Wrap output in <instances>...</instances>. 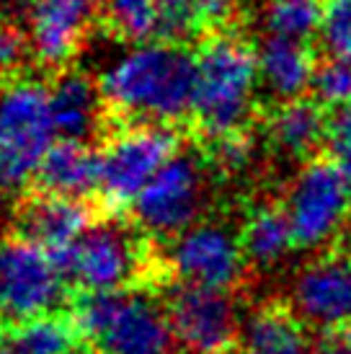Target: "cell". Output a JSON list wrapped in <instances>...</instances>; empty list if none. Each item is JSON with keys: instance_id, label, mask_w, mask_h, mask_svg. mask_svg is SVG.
I'll return each instance as SVG.
<instances>
[{"instance_id": "cell-8", "label": "cell", "mask_w": 351, "mask_h": 354, "mask_svg": "<svg viewBox=\"0 0 351 354\" xmlns=\"http://www.w3.org/2000/svg\"><path fill=\"white\" fill-rule=\"evenodd\" d=\"M351 194L331 160H307L287 189V217L294 246L321 248L331 243L349 217Z\"/></svg>"}, {"instance_id": "cell-6", "label": "cell", "mask_w": 351, "mask_h": 354, "mask_svg": "<svg viewBox=\"0 0 351 354\" xmlns=\"http://www.w3.org/2000/svg\"><path fill=\"white\" fill-rule=\"evenodd\" d=\"M65 282L78 292H119L137 290L150 264L142 241L122 225L98 223L73 243L68 251L55 256Z\"/></svg>"}, {"instance_id": "cell-18", "label": "cell", "mask_w": 351, "mask_h": 354, "mask_svg": "<svg viewBox=\"0 0 351 354\" xmlns=\"http://www.w3.org/2000/svg\"><path fill=\"white\" fill-rule=\"evenodd\" d=\"M266 132L272 145L282 156L307 160L321 148V142H325L328 114L315 99L287 101L272 111V117L266 122Z\"/></svg>"}, {"instance_id": "cell-27", "label": "cell", "mask_w": 351, "mask_h": 354, "mask_svg": "<svg viewBox=\"0 0 351 354\" xmlns=\"http://www.w3.org/2000/svg\"><path fill=\"white\" fill-rule=\"evenodd\" d=\"M325 50L333 57H351V0H331L321 26Z\"/></svg>"}, {"instance_id": "cell-7", "label": "cell", "mask_w": 351, "mask_h": 354, "mask_svg": "<svg viewBox=\"0 0 351 354\" xmlns=\"http://www.w3.org/2000/svg\"><path fill=\"white\" fill-rule=\"evenodd\" d=\"M70 285L55 256L21 236L0 243V308L13 326L55 315Z\"/></svg>"}, {"instance_id": "cell-30", "label": "cell", "mask_w": 351, "mask_h": 354, "mask_svg": "<svg viewBox=\"0 0 351 354\" xmlns=\"http://www.w3.org/2000/svg\"><path fill=\"white\" fill-rule=\"evenodd\" d=\"M0 354H8V352H6V346H0Z\"/></svg>"}, {"instance_id": "cell-2", "label": "cell", "mask_w": 351, "mask_h": 354, "mask_svg": "<svg viewBox=\"0 0 351 354\" xmlns=\"http://www.w3.org/2000/svg\"><path fill=\"white\" fill-rule=\"evenodd\" d=\"M258 52L230 31L207 37L196 52L191 122L209 142L245 132L258 86Z\"/></svg>"}, {"instance_id": "cell-16", "label": "cell", "mask_w": 351, "mask_h": 354, "mask_svg": "<svg viewBox=\"0 0 351 354\" xmlns=\"http://www.w3.org/2000/svg\"><path fill=\"white\" fill-rule=\"evenodd\" d=\"M52 122L57 129V140L88 142L98 135L104 122V96L96 80L86 73H62L49 88Z\"/></svg>"}, {"instance_id": "cell-14", "label": "cell", "mask_w": 351, "mask_h": 354, "mask_svg": "<svg viewBox=\"0 0 351 354\" xmlns=\"http://www.w3.org/2000/svg\"><path fill=\"white\" fill-rule=\"evenodd\" d=\"M96 209L83 199L52 197L34 192L29 199H23L16 212V233L44 248L47 254L57 256L68 251L73 243H78L93 227Z\"/></svg>"}, {"instance_id": "cell-4", "label": "cell", "mask_w": 351, "mask_h": 354, "mask_svg": "<svg viewBox=\"0 0 351 354\" xmlns=\"http://www.w3.org/2000/svg\"><path fill=\"white\" fill-rule=\"evenodd\" d=\"M49 88L39 80L19 78L0 88V189L26 187L57 142Z\"/></svg>"}, {"instance_id": "cell-29", "label": "cell", "mask_w": 351, "mask_h": 354, "mask_svg": "<svg viewBox=\"0 0 351 354\" xmlns=\"http://www.w3.org/2000/svg\"><path fill=\"white\" fill-rule=\"evenodd\" d=\"M312 354H351V324L321 331L312 342Z\"/></svg>"}, {"instance_id": "cell-23", "label": "cell", "mask_w": 351, "mask_h": 354, "mask_svg": "<svg viewBox=\"0 0 351 354\" xmlns=\"http://www.w3.org/2000/svg\"><path fill=\"white\" fill-rule=\"evenodd\" d=\"M323 0H272L266 8V26L272 37L307 41L323 26Z\"/></svg>"}, {"instance_id": "cell-17", "label": "cell", "mask_w": 351, "mask_h": 354, "mask_svg": "<svg viewBox=\"0 0 351 354\" xmlns=\"http://www.w3.org/2000/svg\"><path fill=\"white\" fill-rule=\"evenodd\" d=\"M315 70L318 68L312 62V52L305 41L269 37L258 50V73L263 86L279 104L303 99L305 91L312 88Z\"/></svg>"}, {"instance_id": "cell-28", "label": "cell", "mask_w": 351, "mask_h": 354, "mask_svg": "<svg viewBox=\"0 0 351 354\" xmlns=\"http://www.w3.org/2000/svg\"><path fill=\"white\" fill-rule=\"evenodd\" d=\"M194 10L199 34L207 31L212 37V34L227 31V26L233 24L238 13V0H194Z\"/></svg>"}, {"instance_id": "cell-24", "label": "cell", "mask_w": 351, "mask_h": 354, "mask_svg": "<svg viewBox=\"0 0 351 354\" xmlns=\"http://www.w3.org/2000/svg\"><path fill=\"white\" fill-rule=\"evenodd\" d=\"M312 99L333 111L351 106V57H331L318 65L312 78Z\"/></svg>"}, {"instance_id": "cell-13", "label": "cell", "mask_w": 351, "mask_h": 354, "mask_svg": "<svg viewBox=\"0 0 351 354\" xmlns=\"http://www.w3.org/2000/svg\"><path fill=\"white\" fill-rule=\"evenodd\" d=\"M106 0H34L29 13V44L34 59L62 70L75 57L91 24L101 19Z\"/></svg>"}, {"instance_id": "cell-1", "label": "cell", "mask_w": 351, "mask_h": 354, "mask_svg": "<svg viewBox=\"0 0 351 354\" xmlns=\"http://www.w3.org/2000/svg\"><path fill=\"white\" fill-rule=\"evenodd\" d=\"M114 119L132 124H166L191 119L196 93V55L184 44H145L129 50L98 78Z\"/></svg>"}, {"instance_id": "cell-26", "label": "cell", "mask_w": 351, "mask_h": 354, "mask_svg": "<svg viewBox=\"0 0 351 354\" xmlns=\"http://www.w3.org/2000/svg\"><path fill=\"white\" fill-rule=\"evenodd\" d=\"M325 142H328V153H331L328 160L341 174L343 184L351 194V106L336 109L328 114Z\"/></svg>"}, {"instance_id": "cell-22", "label": "cell", "mask_w": 351, "mask_h": 354, "mask_svg": "<svg viewBox=\"0 0 351 354\" xmlns=\"http://www.w3.org/2000/svg\"><path fill=\"white\" fill-rule=\"evenodd\" d=\"M101 19L111 37L127 44L145 47L160 41L158 0H106Z\"/></svg>"}, {"instance_id": "cell-11", "label": "cell", "mask_w": 351, "mask_h": 354, "mask_svg": "<svg viewBox=\"0 0 351 354\" xmlns=\"http://www.w3.org/2000/svg\"><path fill=\"white\" fill-rule=\"evenodd\" d=\"M168 264L184 285L230 292L243 279V243L230 227L199 223L176 238L168 254Z\"/></svg>"}, {"instance_id": "cell-9", "label": "cell", "mask_w": 351, "mask_h": 354, "mask_svg": "<svg viewBox=\"0 0 351 354\" xmlns=\"http://www.w3.org/2000/svg\"><path fill=\"white\" fill-rule=\"evenodd\" d=\"M202 207H205L202 163L189 153H178L147 184L129 212L140 230L155 238L176 241L186 230L199 225L196 220L202 215Z\"/></svg>"}, {"instance_id": "cell-19", "label": "cell", "mask_w": 351, "mask_h": 354, "mask_svg": "<svg viewBox=\"0 0 351 354\" xmlns=\"http://www.w3.org/2000/svg\"><path fill=\"white\" fill-rule=\"evenodd\" d=\"M243 354H312V342L292 308L261 305L240 328Z\"/></svg>"}, {"instance_id": "cell-12", "label": "cell", "mask_w": 351, "mask_h": 354, "mask_svg": "<svg viewBox=\"0 0 351 354\" xmlns=\"http://www.w3.org/2000/svg\"><path fill=\"white\" fill-rule=\"evenodd\" d=\"M292 313L315 328L351 324V259L325 254L300 269L290 290Z\"/></svg>"}, {"instance_id": "cell-21", "label": "cell", "mask_w": 351, "mask_h": 354, "mask_svg": "<svg viewBox=\"0 0 351 354\" xmlns=\"http://www.w3.org/2000/svg\"><path fill=\"white\" fill-rule=\"evenodd\" d=\"M3 346L8 354H75L80 331L73 315L55 313L13 326Z\"/></svg>"}, {"instance_id": "cell-15", "label": "cell", "mask_w": 351, "mask_h": 354, "mask_svg": "<svg viewBox=\"0 0 351 354\" xmlns=\"http://www.w3.org/2000/svg\"><path fill=\"white\" fill-rule=\"evenodd\" d=\"M34 192L52 197L83 199L101 192V148L57 140L34 176Z\"/></svg>"}, {"instance_id": "cell-20", "label": "cell", "mask_w": 351, "mask_h": 354, "mask_svg": "<svg viewBox=\"0 0 351 354\" xmlns=\"http://www.w3.org/2000/svg\"><path fill=\"white\" fill-rule=\"evenodd\" d=\"M240 243H243L248 264L261 266V269L279 264L287 251L294 246L292 225L284 205H274V202L256 205L245 217Z\"/></svg>"}, {"instance_id": "cell-3", "label": "cell", "mask_w": 351, "mask_h": 354, "mask_svg": "<svg viewBox=\"0 0 351 354\" xmlns=\"http://www.w3.org/2000/svg\"><path fill=\"white\" fill-rule=\"evenodd\" d=\"M73 321L98 354H173L178 344L166 305L142 290L78 292Z\"/></svg>"}, {"instance_id": "cell-31", "label": "cell", "mask_w": 351, "mask_h": 354, "mask_svg": "<svg viewBox=\"0 0 351 354\" xmlns=\"http://www.w3.org/2000/svg\"><path fill=\"white\" fill-rule=\"evenodd\" d=\"M0 313H3V308H0Z\"/></svg>"}, {"instance_id": "cell-10", "label": "cell", "mask_w": 351, "mask_h": 354, "mask_svg": "<svg viewBox=\"0 0 351 354\" xmlns=\"http://www.w3.org/2000/svg\"><path fill=\"white\" fill-rule=\"evenodd\" d=\"M176 342L191 354H227L240 336V321L230 292L196 285H176L166 297Z\"/></svg>"}, {"instance_id": "cell-5", "label": "cell", "mask_w": 351, "mask_h": 354, "mask_svg": "<svg viewBox=\"0 0 351 354\" xmlns=\"http://www.w3.org/2000/svg\"><path fill=\"white\" fill-rule=\"evenodd\" d=\"M178 132L166 124H127L101 148V192L106 215L129 212L145 187L178 156Z\"/></svg>"}, {"instance_id": "cell-25", "label": "cell", "mask_w": 351, "mask_h": 354, "mask_svg": "<svg viewBox=\"0 0 351 354\" xmlns=\"http://www.w3.org/2000/svg\"><path fill=\"white\" fill-rule=\"evenodd\" d=\"M256 156L254 140L245 132L227 135V138L212 140L209 142V163L222 174V176H240L245 174Z\"/></svg>"}]
</instances>
